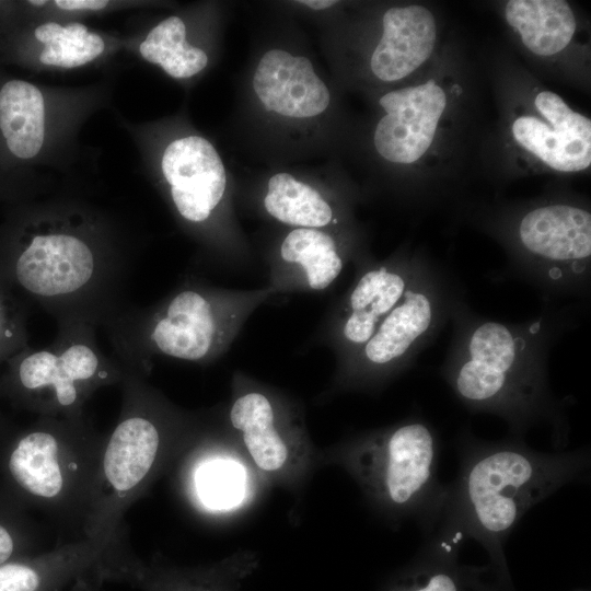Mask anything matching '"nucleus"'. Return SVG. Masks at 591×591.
Segmentation results:
<instances>
[{
	"instance_id": "obj_5",
	"label": "nucleus",
	"mask_w": 591,
	"mask_h": 591,
	"mask_svg": "<svg viewBox=\"0 0 591 591\" xmlns=\"http://www.w3.org/2000/svg\"><path fill=\"white\" fill-rule=\"evenodd\" d=\"M500 234L510 275L533 287L543 303L590 296L589 209L569 201L531 206L505 220Z\"/></svg>"
},
{
	"instance_id": "obj_29",
	"label": "nucleus",
	"mask_w": 591,
	"mask_h": 591,
	"mask_svg": "<svg viewBox=\"0 0 591 591\" xmlns=\"http://www.w3.org/2000/svg\"><path fill=\"white\" fill-rule=\"evenodd\" d=\"M103 583L100 577H88L76 581L63 591H101Z\"/></svg>"
},
{
	"instance_id": "obj_7",
	"label": "nucleus",
	"mask_w": 591,
	"mask_h": 591,
	"mask_svg": "<svg viewBox=\"0 0 591 591\" xmlns=\"http://www.w3.org/2000/svg\"><path fill=\"white\" fill-rule=\"evenodd\" d=\"M277 292L265 285L255 289H196L177 292L158 314L151 341L161 354L186 361L220 357L243 326Z\"/></svg>"
},
{
	"instance_id": "obj_30",
	"label": "nucleus",
	"mask_w": 591,
	"mask_h": 591,
	"mask_svg": "<svg viewBox=\"0 0 591 591\" xmlns=\"http://www.w3.org/2000/svg\"><path fill=\"white\" fill-rule=\"evenodd\" d=\"M299 2L314 10H324L337 3L331 0H304Z\"/></svg>"
},
{
	"instance_id": "obj_25",
	"label": "nucleus",
	"mask_w": 591,
	"mask_h": 591,
	"mask_svg": "<svg viewBox=\"0 0 591 591\" xmlns=\"http://www.w3.org/2000/svg\"><path fill=\"white\" fill-rule=\"evenodd\" d=\"M39 536L30 512L0 491V565L42 552Z\"/></svg>"
},
{
	"instance_id": "obj_20",
	"label": "nucleus",
	"mask_w": 591,
	"mask_h": 591,
	"mask_svg": "<svg viewBox=\"0 0 591 591\" xmlns=\"http://www.w3.org/2000/svg\"><path fill=\"white\" fill-rule=\"evenodd\" d=\"M505 15L523 45L537 56L560 53L577 30L575 13L563 0H510Z\"/></svg>"
},
{
	"instance_id": "obj_12",
	"label": "nucleus",
	"mask_w": 591,
	"mask_h": 591,
	"mask_svg": "<svg viewBox=\"0 0 591 591\" xmlns=\"http://www.w3.org/2000/svg\"><path fill=\"white\" fill-rule=\"evenodd\" d=\"M351 251L323 229L294 228L268 259L267 286L277 294L325 291L349 259L364 257Z\"/></svg>"
},
{
	"instance_id": "obj_8",
	"label": "nucleus",
	"mask_w": 591,
	"mask_h": 591,
	"mask_svg": "<svg viewBox=\"0 0 591 591\" xmlns=\"http://www.w3.org/2000/svg\"><path fill=\"white\" fill-rule=\"evenodd\" d=\"M429 259L420 252H398L383 260L364 256L357 262L351 285L315 335L334 354L337 368L369 341Z\"/></svg>"
},
{
	"instance_id": "obj_32",
	"label": "nucleus",
	"mask_w": 591,
	"mask_h": 591,
	"mask_svg": "<svg viewBox=\"0 0 591 591\" xmlns=\"http://www.w3.org/2000/svg\"><path fill=\"white\" fill-rule=\"evenodd\" d=\"M28 5L31 7H42L44 4L47 3V1H36V0H31V1H27L26 2Z\"/></svg>"
},
{
	"instance_id": "obj_28",
	"label": "nucleus",
	"mask_w": 591,
	"mask_h": 591,
	"mask_svg": "<svg viewBox=\"0 0 591 591\" xmlns=\"http://www.w3.org/2000/svg\"><path fill=\"white\" fill-rule=\"evenodd\" d=\"M54 3L66 11H100L109 2L106 0H57Z\"/></svg>"
},
{
	"instance_id": "obj_18",
	"label": "nucleus",
	"mask_w": 591,
	"mask_h": 591,
	"mask_svg": "<svg viewBox=\"0 0 591 591\" xmlns=\"http://www.w3.org/2000/svg\"><path fill=\"white\" fill-rule=\"evenodd\" d=\"M280 405L262 390H242L229 412L231 427L239 432L254 463L264 472H277L288 460Z\"/></svg>"
},
{
	"instance_id": "obj_27",
	"label": "nucleus",
	"mask_w": 591,
	"mask_h": 591,
	"mask_svg": "<svg viewBox=\"0 0 591 591\" xmlns=\"http://www.w3.org/2000/svg\"><path fill=\"white\" fill-rule=\"evenodd\" d=\"M405 591H460V587L452 575L437 569L428 573L424 584Z\"/></svg>"
},
{
	"instance_id": "obj_22",
	"label": "nucleus",
	"mask_w": 591,
	"mask_h": 591,
	"mask_svg": "<svg viewBox=\"0 0 591 591\" xmlns=\"http://www.w3.org/2000/svg\"><path fill=\"white\" fill-rule=\"evenodd\" d=\"M263 205L270 217L294 228L324 229L338 223L333 207L322 194L288 173L269 178Z\"/></svg>"
},
{
	"instance_id": "obj_4",
	"label": "nucleus",
	"mask_w": 591,
	"mask_h": 591,
	"mask_svg": "<svg viewBox=\"0 0 591 591\" xmlns=\"http://www.w3.org/2000/svg\"><path fill=\"white\" fill-rule=\"evenodd\" d=\"M441 441L422 416H410L355 442L347 462L370 498L394 518H413L429 536L447 485L438 478Z\"/></svg>"
},
{
	"instance_id": "obj_13",
	"label": "nucleus",
	"mask_w": 591,
	"mask_h": 591,
	"mask_svg": "<svg viewBox=\"0 0 591 591\" xmlns=\"http://www.w3.org/2000/svg\"><path fill=\"white\" fill-rule=\"evenodd\" d=\"M162 173L177 212L192 223L206 222L222 201L227 186L223 163L205 138L172 141L162 157Z\"/></svg>"
},
{
	"instance_id": "obj_1",
	"label": "nucleus",
	"mask_w": 591,
	"mask_h": 591,
	"mask_svg": "<svg viewBox=\"0 0 591 591\" xmlns=\"http://www.w3.org/2000/svg\"><path fill=\"white\" fill-rule=\"evenodd\" d=\"M577 321V311L544 303L529 321L501 322L474 313L464 299L451 317L453 334L440 374L471 413L503 419L519 438L546 422L560 448L568 424L551 390L547 360L553 345Z\"/></svg>"
},
{
	"instance_id": "obj_14",
	"label": "nucleus",
	"mask_w": 591,
	"mask_h": 591,
	"mask_svg": "<svg viewBox=\"0 0 591 591\" xmlns=\"http://www.w3.org/2000/svg\"><path fill=\"white\" fill-rule=\"evenodd\" d=\"M12 270L27 292L56 297L76 292L94 271V256L88 244L66 233L34 235L15 252Z\"/></svg>"
},
{
	"instance_id": "obj_23",
	"label": "nucleus",
	"mask_w": 591,
	"mask_h": 591,
	"mask_svg": "<svg viewBox=\"0 0 591 591\" xmlns=\"http://www.w3.org/2000/svg\"><path fill=\"white\" fill-rule=\"evenodd\" d=\"M139 51L144 60L159 65L175 79L193 77L208 63L207 54L186 42L185 24L175 15L158 23L141 42Z\"/></svg>"
},
{
	"instance_id": "obj_17",
	"label": "nucleus",
	"mask_w": 591,
	"mask_h": 591,
	"mask_svg": "<svg viewBox=\"0 0 591 591\" xmlns=\"http://www.w3.org/2000/svg\"><path fill=\"white\" fill-rule=\"evenodd\" d=\"M437 22L424 5L392 7L383 15V33L370 67L381 81H398L422 66L437 43Z\"/></svg>"
},
{
	"instance_id": "obj_10",
	"label": "nucleus",
	"mask_w": 591,
	"mask_h": 591,
	"mask_svg": "<svg viewBox=\"0 0 591 591\" xmlns=\"http://www.w3.org/2000/svg\"><path fill=\"white\" fill-rule=\"evenodd\" d=\"M532 109L512 121L511 135L518 147L554 171L587 170L591 164L590 118L547 90L535 95Z\"/></svg>"
},
{
	"instance_id": "obj_16",
	"label": "nucleus",
	"mask_w": 591,
	"mask_h": 591,
	"mask_svg": "<svg viewBox=\"0 0 591 591\" xmlns=\"http://www.w3.org/2000/svg\"><path fill=\"white\" fill-rule=\"evenodd\" d=\"M253 89L267 111L291 118H309L323 113L331 94L304 56L270 49L260 58Z\"/></svg>"
},
{
	"instance_id": "obj_19",
	"label": "nucleus",
	"mask_w": 591,
	"mask_h": 591,
	"mask_svg": "<svg viewBox=\"0 0 591 591\" xmlns=\"http://www.w3.org/2000/svg\"><path fill=\"white\" fill-rule=\"evenodd\" d=\"M46 135L42 91L22 79L0 80V149L16 162L37 157Z\"/></svg>"
},
{
	"instance_id": "obj_9",
	"label": "nucleus",
	"mask_w": 591,
	"mask_h": 591,
	"mask_svg": "<svg viewBox=\"0 0 591 591\" xmlns=\"http://www.w3.org/2000/svg\"><path fill=\"white\" fill-rule=\"evenodd\" d=\"M100 361L86 345L69 346L60 355L47 350L22 358L10 374L11 397L44 413L73 415L96 384Z\"/></svg>"
},
{
	"instance_id": "obj_11",
	"label": "nucleus",
	"mask_w": 591,
	"mask_h": 591,
	"mask_svg": "<svg viewBox=\"0 0 591 591\" xmlns=\"http://www.w3.org/2000/svg\"><path fill=\"white\" fill-rule=\"evenodd\" d=\"M385 115L376 124L374 147L389 162L412 164L430 149L448 106L434 80L391 91L380 99Z\"/></svg>"
},
{
	"instance_id": "obj_21",
	"label": "nucleus",
	"mask_w": 591,
	"mask_h": 591,
	"mask_svg": "<svg viewBox=\"0 0 591 591\" xmlns=\"http://www.w3.org/2000/svg\"><path fill=\"white\" fill-rule=\"evenodd\" d=\"M106 582L128 584L141 591H227L223 577L212 571H184L158 560L146 561L123 543L113 554Z\"/></svg>"
},
{
	"instance_id": "obj_15",
	"label": "nucleus",
	"mask_w": 591,
	"mask_h": 591,
	"mask_svg": "<svg viewBox=\"0 0 591 591\" xmlns=\"http://www.w3.org/2000/svg\"><path fill=\"white\" fill-rule=\"evenodd\" d=\"M109 549L94 540L81 538L3 563L0 591H63L88 577L104 581Z\"/></svg>"
},
{
	"instance_id": "obj_26",
	"label": "nucleus",
	"mask_w": 591,
	"mask_h": 591,
	"mask_svg": "<svg viewBox=\"0 0 591 591\" xmlns=\"http://www.w3.org/2000/svg\"><path fill=\"white\" fill-rule=\"evenodd\" d=\"M197 485L199 495L207 506L217 509L230 508L243 496V471L233 462L213 461L200 468Z\"/></svg>"
},
{
	"instance_id": "obj_2",
	"label": "nucleus",
	"mask_w": 591,
	"mask_h": 591,
	"mask_svg": "<svg viewBox=\"0 0 591 591\" xmlns=\"http://www.w3.org/2000/svg\"><path fill=\"white\" fill-rule=\"evenodd\" d=\"M460 464L447 485L444 503L425 543L454 553L466 541L480 543L496 558L523 515L567 484L586 479L589 448L540 452L523 438H477L467 427L456 439Z\"/></svg>"
},
{
	"instance_id": "obj_24",
	"label": "nucleus",
	"mask_w": 591,
	"mask_h": 591,
	"mask_svg": "<svg viewBox=\"0 0 591 591\" xmlns=\"http://www.w3.org/2000/svg\"><path fill=\"white\" fill-rule=\"evenodd\" d=\"M32 35L35 43L43 45L37 58L44 66L81 67L100 57L105 49L103 38L79 22L66 25L45 22L37 25Z\"/></svg>"
},
{
	"instance_id": "obj_3",
	"label": "nucleus",
	"mask_w": 591,
	"mask_h": 591,
	"mask_svg": "<svg viewBox=\"0 0 591 591\" xmlns=\"http://www.w3.org/2000/svg\"><path fill=\"white\" fill-rule=\"evenodd\" d=\"M105 438L74 422H40L0 444V491L47 517L63 542L85 538Z\"/></svg>"
},
{
	"instance_id": "obj_31",
	"label": "nucleus",
	"mask_w": 591,
	"mask_h": 591,
	"mask_svg": "<svg viewBox=\"0 0 591 591\" xmlns=\"http://www.w3.org/2000/svg\"><path fill=\"white\" fill-rule=\"evenodd\" d=\"M7 338H9V331L0 305V351L4 348Z\"/></svg>"
},
{
	"instance_id": "obj_6",
	"label": "nucleus",
	"mask_w": 591,
	"mask_h": 591,
	"mask_svg": "<svg viewBox=\"0 0 591 591\" xmlns=\"http://www.w3.org/2000/svg\"><path fill=\"white\" fill-rule=\"evenodd\" d=\"M464 299L454 274L429 259L369 341L337 368L339 381L375 389L401 375L434 341Z\"/></svg>"
}]
</instances>
